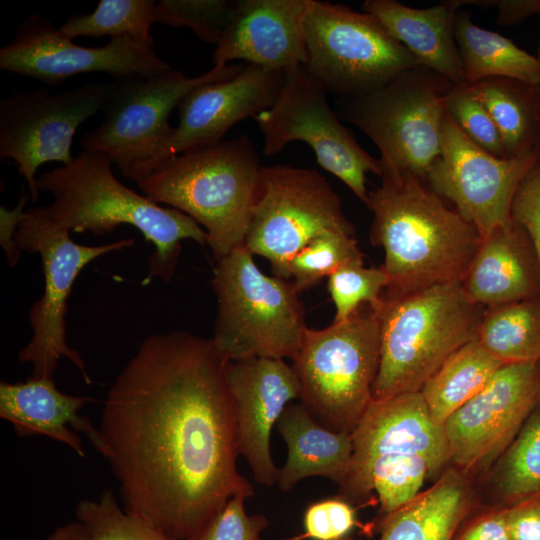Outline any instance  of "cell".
Returning a JSON list of instances; mask_svg holds the SVG:
<instances>
[{"instance_id":"4dcf8cb0","label":"cell","mask_w":540,"mask_h":540,"mask_svg":"<svg viewBox=\"0 0 540 540\" xmlns=\"http://www.w3.org/2000/svg\"><path fill=\"white\" fill-rule=\"evenodd\" d=\"M492 481L503 507L540 497V405L496 461Z\"/></svg>"},{"instance_id":"cb8c5ba5","label":"cell","mask_w":540,"mask_h":540,"mask_svg":"<svg viewBox=\"0 0 540 540\" xmlns=\"http://www.w3.org/2000/svg\"><path fill=\"white\" fill-rule=\"evenodd\" d=\"M460 7L456 0L417 9L394 0H366L362 10L376 17L401 42L421 66L435 71L453 84L465 83L454 35Z\"/></svg>"},{"instance_id":"83f0119b","label":"cell","mask_w":540,"mask_h":540,"mask_svg":"<svg viewBox=\"0 0 540 540\" xmlns=\"http://www.w3.org/2000/svg\"><path fill=\"white\" fill-rule=\"evenodd\" d=\"M454 35L466 84L490 77L540 84V59L510 39L475 25L470 14H457Z\"/></svg>"},{"instance_id":"44dd1931","label":"cell","mask_w":540,"mask_h":540,"mask_svg":"<svg viewBox=\"0 0 540 540\" xmlns=\"http://www.w3.org/2000/svg\"><path fill=\"white\" fill-rule=\"evenodd\" d=\"M352 438L353 454L347 475L389 455L422 456L432 477L450 462L444 426L433 420L421 392L373 400Z\"/></svg>"},{"instance_id":"4fadbf2b","label":"cell","mask_w":540,"mask_h":540,"mask_svg":"<svg viewBox=\"0 0 540 540\" xmlns=\"http://www.w3.org/2000/svg\"><path fill=\"white\" fill-rule=\"evenodd\" d=\"M328 92L304 65L285 70L274 103L253 117L263 136V153L272 156L288 143L308 144L319 165L341 180L365 205L367 174L381 176L379 159L356 141L331 109Z\"/></svg>"},{"instance_id":"484cf974","label":"cell","mask_w":540,"mask_h":540,"mask_svg":"<svg viewBox=\"0 0 540 540\" xmlns=\"http://www.w3.org/2000/svg\"><path fill=\"white\" fill-rule=\"evenodd\" d=\"M472 507L463 473L446 470L427 490L390 516L376 521L379 540H452Z\"/></svg>"},{"instance_id":"4316f807","label":"cell","mask_w":540,"mask_h":540,"mask_svg":"<svg viewBox=\"0 0 540 540\" xmlns=\"http://www.w3.org/2000/svg\"><path fill=\"white\" fill-rule=\"evenodd\" d=\"M471 87L499 131L506 159L540 148V84L490 77Z\"/></svg>"},{"instance_id":"e575fe53","label":"cell","mask_w":540,"mask_h":540,"mask_svg":"<svg viewBox=\"0 0 540 540\" xmlns=\"http://www.w3.org/2000/svg\"><path fill=\"white\" fill-rule=\"evenodd\" d=\"M327 279V289L335 307L333 323L347 320L364 305L377 309L389 281L382 266L365 267L364 263L344 265Z\"/></svg>"},{"instance_id":"d590c367","label":"cell","mask_w":540,"mask_h":540,"mask_svg":"<svg viewBox=\"0 0 540 540\" xmlns=\"http://www.w3.org/2000/svg\"><path fill=\"white\" fill-rule=\"evenodd\" d=\"M235 1L161 0L153 11L154 23L188 28L202 41L217 45L231 20Z\"/></svg>"},{"instance_id":"d6a6232c","label":"cell","mask_w":540,"mask_h":540,"mask_svg":"<svg viewBox=\"0 0 540 540\" xmlns=\"http://www.w3.org/2000/svg\"><path fill=\"white\" fill-rule=\"evenodd\" d=\"M351 263H364L355 234L325 231L313 237L293 256L289 262V276L300 294Z\"/></svg>"},{"instance_id":"f546056e","label":"cell","mask_w":540,"mask_h":540,"mask_svg":"<svg viewBox=\"0 0 540 540\" xmlns=\"http://www.w3.org/2000/svg\"><path fill=\"white\" fill-rule=\"evenodd\" d=\"M477 340L503 364L540 361V295L485 308Z\"/></svg>"},{"instance_id":"603a6c76","label":"cell","mask_w":540,"mask_h":540,"mask_svg":"<svg viewBox=\"0 0 540 540\" xmlns=\"http://www.w3.org/2000/svg\"><path fill=\"white\" fill-rule=\"evenodd\" d=\"M91 398L61 392L53 378H28L25 382L0 383V417L17 436L44 435L85 456L77 432H83L100 453L99 429L78 412Z\"/></svg>"},{"instance_id":"ffe728a7","label":"cell","mask_w":540,"mask_h":540,"mask_svg":"<svg viewBox=\"0 0 540 540\" xmlns=\"http://www.w3.org/2000/svg\"><path fill=\"white\" fill-rule=\"evenodd\" d=\"M312 0H240L215 46L213 63L243 60L269 70L305 65V18Z\"/></svg>"},{"instance_id":"52a82bcc","label":"cell","mask_w":540,"mask_h":540,"mask_svg":"<svg viewBox=\"0 0 540 540\" xmlns=\"http://www.w3.org/2000/svg\"><path fill=\"white\" fill-rule=\"evenodd\" d=\"M379 360V318L368 305L343 322L308 329L291 365L300 403L322 426L352 433L373 401Z\"/></svg>"},{"instance_id":"f1b7e54d","label":"cell","mask_w":540,"mask_h":540,"mask_svg":"<svg viewBox=\"0 0 540 540\" xmlns=\"http://www.w3.org/2000/svg\"><path fill=\"white\" fill-rule=\"evenodd\" d=\"M503 365L478 340L453 353L420 390L433 420L449 417L477 395Z\"/></svg>"},{"instance_id":"1f68e13d","label":"cell","mask_w":540,"mask_h":540,"mask_svg":"<svg viewBox=\"0 0 540 540\" xmlns=\"http://www.w3.org/2000/svg\"><path fill=\"white\" fill-rule=\"evenodd\" d=\"M155 5L153 0H101L92 13L73 15L59 31L70 39L130 37L153 46L150 29Z\"/></svg>"},{"instance_id":"5bb4252c","label":"cell","mask_w":540,"mask_h":540,"mask_svg":"<svg viewBox=\"0 0 540 540\" xmlns=\"http://www.w3.org/2000/svg\"><path fill=\"white\" fill-rule=\"evenodd\" d=\"M115 83H89L61 93H16L0 102V160L11 159L25 179L33 202L39 200L36 172L47 162L74 161L77 128L103 109Z\"/></svg>"},{"instance_id":"9a60e30c","label":"cell","mask_w":540,"mask_h":540,"mask_svg":"<svg viewBox=\"0 0 540 540\" xmlns=\"http://www.w3.org/2000/svg\"><path fill=\"white\" fill-rule=\"evenodd\" d=\"M540 160V148L519 158H497L474 144L446 111L440 153L426 175L429 187L486 238L512 221L514 195Z\"/></svg>"},{"instance_id":"6da1fadb","label":"cell","mask_w":540,"mask_h":540,"mask_svg":"<svg viewBox=\"0 0 540 540\" xmlns=\"http://www.w3.org/2000/svg\"><path fill=\"white\" fill-rule=\"evenodd\" d=\"M227 363L211 339L154 334L104 401L100 454L124 509L177 540L198 533L233 496L255 493L236 465Z\"/></svg>"},{"instance_id":"b9f144b4","label":"cell","mask_w":540,"mask_h":540,"mask_svg":"<svg viewBox=\"0 0 540 540\" xmlns=\"http://www.w3.org/2000/svg\"><path fill=\"white\" fill-rule=\"evenodd\" d=\"M506 508L509 540H540V497Z\"/></svg>"},{"instance_id":"8fae6325","label":"cell","mask_w":540,"mask_h":540,"mask_svg":"<svg viewBox=\"0 0 540 540\" xmlns=\"http://www.w3.org/2000/svg\"><path fill=\"white\" fill-rule=\"evenodd\" d=\"M453 85L416 66L374 92L348 99L346 117L377 146L381 163L426 180L440 153L445 99Z\"/></svg>"},{"instance_id":"8992f818","label":"cell","mask_w":540,"mask_h":540,"mask_svg":"<svg viewBox=\"0 0 540 540\" xmlns=\"http://www.w3.org/2000/svg\"><path fill=\"white\" fill-rule=\"evenodd\" d=\"M239 246L217 261L211 280L217 316L211 340L228 360L291 359L307 330L303 304L292 282L263 273Z\"/></svg>"},{"instance_id":"60d3db41","label":"cell","mask_w":540,"mask_h":540,"mask_svg":"<svg viewBox=\"0 0 540 540\" xmlns=\"http://www.w3.org/2000/svg\"><path fill=\"white\" fill-rule=\"evenodd\" d=\"M452 540H509L507 508L496 507L470 514L458 527Z\"/></svg>"},{"instance_id":"7dc6e473","label":"cell","mask_w":540,"mask_h":540,"mask_svg":"<svg viewBox=\"0 0 540 540\" xmlns=\"http://www.w3.org/2000/svg\"><path fill=\"white\" fill-rule=\"evenodd\" d=\"M344 540H349V538H347V539H344Z\"/></svg>"},{"instance_id":"2e32d148","label":"cell","mask_w":540,"mask_h":540,"mask_svg":"<svg viewBox=\"0 0 540 540\" xmlns=\"http://www.w3.org/2000/svg\"><path fill=\"white\" fill-rule=\"evenodd\" d=\"M0 69L59 86L83 73H107L121 81L160 75L172 67L153 46L133 38H112L102 47H82L50 20L31 14L18 25L13 40L0 49Z\"/></svg>"},{"instance_id":"ee69618b","label":"cell","mask_w":540,"mask_h":540,"mask_svg":"<svg viewBox=\"0 0 540 540\" xmlns=\"http://www.w3.org/2000/svg\"><path fill=\"white\" fill-rule=\"evenodd\" d=\"M27 197L22 195L17 206L9 210L4 206L0 207L1 244L6 251L8 263L14 266L19 260L18 247L14 241V234L18 223L24 214V206Z\"/></svg>"},{"instance_id":"3957f363","label":"cell","mask_w":540,"mask_h":540,"mask_svg":"<svg viewBox=\"0 0 540 540\" xmlns=\"http://www.w3.org/2000/svg\"><path fill=\"white\" fill-rule=\"evenodd\" d=\"M112 160L99 152L83 150L67 165L37 177L39 191L50 192L51 219L70 233L102 236L120 225L138 229L154 246L148 258V275L169 282L181 253V241L207 244L205 230L188 215L166 208L122 184L112 172Z\"/></svg>"},{"instance_id":"30bf717a","label":"cell","mask_w":540,"mask_h":540,"mask_svg":"<svg viewBox=\"0 0 540 540\" xmlns=\"http://www.w3.org/2000/svg\"><path fill=\"white\" fill-rule=\"evenodd\" d=\"M14 241L20 250L41 257L44 275L43 294L29 313L33 336L19 351V362L32 365V378H53L59 360L65 357L79 369L86 384H91L81 355L66 341L67 301L86 265L107 253L132 247L134 240L121 239L99 246L78 244L70 232L51 219L47 207L39 206L24 212Z\"/></svg>"},{"instance_id":"7c38bea8","label":"cell","mask_w":540,"mask_h":540,"mask_svg":"<svg viewBox=\"0 0 540 540\" xmlns=\"http://www.w3.org/2000/svg\"><path fill=\"white\" fill-rule=\"evenodd\" d=\"M325 231L354 233L326 178L316 170L286 164L261 166L244 246L267 259L274 276L288 279L293 256Z\"/></svg>"},{"instance_id":"7bdbcfd3","label":"cell","mask_w":540,"mask_h":540,"mask_svg":"<svg viewBox=\"0 0 540 540\" xmlns=\"http://www.w3.org/2000/svg\"><path fill=\"white\" fill-rule=\"evenodd\" d=\"M497 7L496 23L502 26L518 24L527 18L540 16V0H479L478 7Z\"/></svg>"},{"instance_id":"ab89813d","label":"cell","mask_w":540,"mask_h":540,"mask_svg":"<svg viewBox=\"0 0 540 540\" xmlns=\"http://www.w3.org/2000/svg\"><path fill=\"white\" fill-rule=\"evenodd\" d=\"M511 217L526 230L540 268V160L520 183L512 201Z\"/></svg>"},{"instance_id":"d6986e66","label":"cell","mask_w":540,"mask_h":540,"mask_svg":"<svg viewBox=\"0 0 540 540\" xmlns=\"http://www.w3.org/2000/svg\"><path fill=\"white\" fill-rule=\"evenodd\" d=\"M284 77L283 70L244 64L231 78L193 89L178 106V124L169 147L171 158L223 141L232 126L268 109Z\"/></svg>"},{"instance_id":"f6af8a7d","label":"cell","mask_w":540,"mask_h":540,"mask_svg":"<svg viewBox=\"0 0 540 540\" xmlns=\"http://www.w3.org/2000/svg\"><path fill=\"white\" fill-rule=\"evenodd\" d=\"M46 540H93L86 527L77 521L57 527Z\"/></svg>"},{"instance_id":"f35d334b","label":"cell","mask_w":540,"mask_h":540,"mask_svg":"<svg viewBox=\"0 0 540 540\" xmlns=\"http://www.w3.org/2000/svg\"><path fill=\"white\" fill-rule=\"evenodd\" d=\"M352 503L337 496L316 501L305 510L304 537L311 540H344L357 525Z\"/></svg>"},{"instance_id":"836d02e7","label":"cell","mask_w":540,"mask_h":540,"mask_svg":"<svg viewBox=\"0 0 540 540\" xmlns=\"http://www.w3.org/2000/svg\"><path fill=\"white\" fill-rule=\"evenodd\" d=\"M75 516L93 540H177L153 523L127 512L110 489H105L97 500L78 502Z\"/></svg>"},{"instance_id":"7402d4cb","label":"cell","mask_w":540,"mask_h":540,"mask_svg":"<svg viewBox=\"0 0 540 540\" xmlns=\"http://www.w3.org/2000/svg\"><path fill=\"white\" fill-rule=\"evenodd\" d=\"M461 283L484 308L540 295V268L526 230L513 219L495 228L482 239Z\"/></svg>"},{"instance_id":"74e56055","label":"cell","mask_w":540,"mask_h":540,"mask_svg":"<svg viewBox=\"0 0 540 540\" xmlns=\"http://www.w3.org/2000/svg\"><path fill=\"white\" fill-rule=\"evenodd\" d=\"M233 496L224 507L194 536L187 540H262L261 532L268 525L264 515H248L245 500Z\"/></svg>"},{"instance_id":"ba28073f","label":"cell","mask_w":540,"mask_h":540,"mask_svg":"<svg viewBox=\"0 0 540 540\" xmlns=\"http://www.w3.org/2000/svg\"><path fill=\"white\" fill-rule=\"evenodd\" d=\"M243 66L217 64L199 76L172 68L149 78L116 80L102 122L80 143L86 151L106 155L123 176L139 183L171 159V112L196 87L231 78Z\"/></svg>"},{"instance_id":"bcb514c9","label":"cell","mask_w":540,"mask_h":540,"mask_svg":"<svg viewBox=\"0 0 540 540\" xmlns=\"http://www.w3.org/2000/svg\"><path fill=\"white\" fill-rule=\"evenodd\" d=\"M538 58L540 59V42H539V47H538Z\"/></svg>"},{"instance_id":"8d00e7d4","label":"cell","mask_w":540,"mask_h":540,"mask_svg":"<svg viewBox=\"0 0 540 540\" xmlns=\"http://www.w3.org/2000/svg\"><path fill=\"white\" fill-rule=\"evenodd\" d=\"M445 108L459 129L478 147L497 158H505L499 131L471 85L454 84Z\"/></svg>"},{"instance_id":"7a4b0ae2","label":"cell","mask_w":540,"mask_h":540,"mask_svg":"<svg viewBox=\"0 0 540 540\" xmlns=\"http://www.w3.org/2000/svg\"><path fill=\"white\" fill-rule=\"evenodd\" d=\"M381 163V162H380ZM381 183L368 193L372 245L385 253L383 294L398 296L462 282L481 245L477 230L427 181L381 163Z\"/></svg>"},{"instance_id":"5b68a950","label":"cell","mask_w":540,"mask_h":540,"mask_svg":"<svg viewBox=\"0 0 540 540\" xmlns=\"http://www.w3.org/2000/svg\"><path fill=\"white\" fill-rule=\"evenodd\" d=\"M484 309L467 297L461 282L383 294L375 309L380 360L373 400L420 392L453 353L478 339Z\"/></svg>"},{"instance_id":"9c48e42d","label":"cell","mask_w":540,"mask_h":540,"mask_svg":"<svg viewBox=\"0 0 540 540\" xmlns=\"http://www.w3.org/2000/svg\"><path fill=\"white\" fill-rule=\"evenodd\" d=\"M308 73L328 93L347 99L374 92L421 66L373 15L312 0L305 18Z\"/></svg>"},{"instance_id":"e0dca14e","label":"cell","mask_w":540,"mask_h":540,"mask_svg":"<svg viewBox=\"0 0 540 540\" xmlns=\"http://www.w3.org/2000/svg\"><path fill=\"white\" fill-rule=\"evenodd\" d=\"M540 405V361L503 364L444 424L450 462L462 471L495 463Z\"/></svg>"},{"instance_id":"ac0fdd59","label":"cell","mask_w":540,"mask_h":540,"mask_svg":"<svg viewBox=\"0 0 540 540\" xmlns=\"http://www.w3.org/2000/svg\"><path fill=\"white\" fill-rule=\"evenodd\" d=\"M226 380L239 456L247 461L254 480L270 487L279 470L271 455V432L285 408L299 399L298 378L283 359L253 357L228 361Z\"/></svg>"},{"instance_id":"d4e9b609","label":"cell","mask_w":540,"mask_h":540,"mask_svg":"<svg viewBox=\"0 0 540 540\" xmlns=\"http://www.w3.org/2000/svg\"><path fill=\"white\" fill-rule=\"evenodd\" d=\"M276 428L288 449L276 482L283 492L311 476L325 477L338 485L344 481L353 454L352 433L335 432L322 426L301 403H290Z\"/></svg>"},{"instance_id":"277c9868","label":"cell","mask_w":540,"mask_h":540,"mask_svg":"<svg viewBox=\"0 0 540 540\" xmlns=\"http://www.w3.org/2000/svg\"><path fill=\"white\" fill-rule=\"evenodd\" d=\"M261 165L247 136L178 154L137 183L143 194L191 217L216 261L244 245Z\"/></svg>"}]
</instances>
